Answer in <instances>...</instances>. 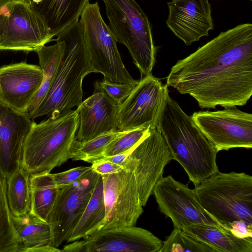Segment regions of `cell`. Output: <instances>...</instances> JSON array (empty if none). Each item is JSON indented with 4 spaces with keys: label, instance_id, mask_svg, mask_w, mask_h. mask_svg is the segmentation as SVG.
<instances>
[{
    "label": "cell",
    "instance_id": "6da1fadb",
    "mask_svg": "<svg viewBox=\"0 0 252 252\" xmlns=\"http://www.w3.org/2000/svg\"><path fill=\"white\" fill-rule=\"evenodd\" d=\"M166 84L193 97L201 108L245 105L252 95V24L221 32L178 61Z\"/></svg>",
    "mask_w": 252,
    "mask_h": 252
},
{
    "label": "cell",
    "instance_id": "7a4b0ae2",
    "mask_svg": "<svg viewBox=\"0 0 252 252\" xmlns=\"http://www.w3.org/2000/svg\"><path fill=\"white\" fill-rule=\"evenodd\" d=\"M156 127L163 135L173 159L181 164L195 186L219 171L218 150L169 94Z\"/></svg>",
    "mask_w": 252,
    "mask_h": 252
},
{
    "label": "cell",
    "instance_id": "3957f363",
    "mask_svg": "<svg viewBox=\"0 0 252 252\" xmlns=\"http://www.w3.org/2000/svg\"><path fill=\"white\" fill-rule=\"evenodd\" d=\"M65 44L64 54L50 89L43 101L29 115L32 119L47 115L56 118L82 102V82L96 73L91 63L79 21L57 35Z\"/></svg>",
    "mask_w": 252,
    "mask_h": 252
},
{
    "label": "cell",
    "instance_id": "277c9868",
    "mask_svg": "<svg viewBox=\"0 0 252 252\" xmlns=\"http://www.w3.org/2000/svg\"><path fill=\"white\" fill-rule=\"evenodd\" d=\"M204 209L221 227L233 232L242 221L252 226V177L218 171L195 186Z\"/></svg>",
    "mask_w": 252,
    "mask_h": 252
},
{
    "label": "cell",
    "instance_id": "5b68a950",
    "mask_svg": "<svg viewBox=\"0 0 252 252\" xmlns=\"http://www.w3.org/2000/svg\"><path fill=\"white\" fill-rule=\"evenodd\" d=\"M78 126L71 109L56 118L33 122L24 145L21 165L30 174L49 172L70 159Z\"/></svg>",
    "mask_w": 252,
    "mask_h": 252
},
{
    "label": "cell",
    "instance_id": "8992f818",
    "mask_svg": "<svg viewBox=\"0 0 252 252\" xmlns=\"http://www.w3.org/2000/svg\"><path fill=\"white\" fill-rule=\"evenodd\" d=\"M109 27L117 42L125 45L141 78L152 74L156 59L152 26L135 0H102Z\"/></svg>",
    "mask_w": 252,
    "mask_h": 252
},
{
    "label": "cell",
    "instance_id": "52a82bcc",
    "mask_svg": "<svg viewBox=\"0 0 252 252\" xmlns=\"http://www.w3.org/2000/svg\"><path fill=\"white\" fill-rule=\"evenodd\" d=\"M80 17L90 59L96 73L112 82L136 85L138 81L131 77L123 63L117 41L103 20L97 2H89Z\"/></svg>",
    "mask_w": 252,
    "mask_h": 252
},
{
    "label": "cell",
    "instance_id": "ba28073f",
    "mask_svg": "<svg viewBox=\"0 0 252 252\" xmlns=\"http://www.w3.org/2000/svg\"><path fill=\"white\" fill-rule=\"evenodd\" d=\"M43 17L19 0L0 7V50L35 51L52 40Z\"/></svg>",
    "mask_w": 252,
    "mask_h": 252
},
{
    "label": "cell",
    "instance_id": "9c48e42d",
    "mask_svg": "<svg viewBox=\"0 0 252 252\" xmlns=\"http://www.w3.org/2000/svg\"><path fill=\"white\" fill-rule=\"evenodd\" d=\"M172 159L165 140L156 127L149 128L126 159L123 169L133 173L143 207L163 177L164 167Z\"/></svg>",
    "mask_w": 252,
    "mask_h": 252
},
{
    "label": "cell",
    "instance_id": "30bf717a",
    "mask_svg": "<svg viewBox=\"0 0 252 252\" xmlns=\"http://www.w3.org/2000/svg\"><path fill=\"white\" fill-rule=\"evenodd\" d=\"M191 116L218 152L252 148V114L235 106L216 111H197Z\"/></svg>",
    "mask_w": 252,
    "mask_h": 252
},
{
    "label": "cell",
    "instance_id": "8fae6325",
    "mask_svg": "<svg viewBox=\"0 0 252 252\" xmlns=\"http://www.w3.org/2000/svg\"><path fill=\"white\" fill-rule=\"evenodd\" d=\"M100 175L91 168L78 181L59 189L47 220L54 247L58 248L68 240L87 205Z\"/></svg>",
    "mask_w": 252,
    "mask_h": 252
},
{
    "label": "cell",
    "instance_id": "7c38bea8",
    "mask_svg": "<svg viewBox=\"0 0 252 252\" xmlns=\"http://www.w3.org/2000/svg\"><path fill=\"white\" fill-rule=\"evenodd\" d=\"M167 84L152 74L138 81L128 97L117 109L118 129L129 130L142 126L156 127L167 94Z\"/></svg>",
    "mask_w": 252,
    "mask_h": 252
},
{
    "label": "cell",
    "instance_id": "4fadbf2b",
    "mask_svg": "<svg viewBox=\"0 0 252 252\" xmlns=\"http://www.w3.org/2000/svg\"><path fill=\"white\" fill-rule=\"evenodd\" d=\"M101 176L106 213L101 229L135 225L143 209L132 172L123 169Z\"/></svg>",
    "mask_w": 252,
    "mask_h": 252
},
{
    "label": "cell",
    "instance_id": "5bb4252c",
    "mask_svg": "<svg viewBox=\"0 0 252 252\" xmlns=\"http://www.w3.org/2000/svg\"><path fill=\"white\" fill-rule=\"evenodd\" d=\"M153 194L159 210L171 219L174 228L183 230L197 223L220 225L202 207L194 189L171 175L162 177L157 182Z\"/></svg>",
    "mask_w": 252,
    "mask_h": 252
},
{
    "label": "cell",
    "instance_id": "9a60e30c",
    "mask_svg": "<svg viewBox=\"0 0 252 252\" xmlns=\"http://www.w3.org/2000/svg\"><path fill=\"white\" fill-rule=\"evenodd\" d=\"M163 241L135 225L101 229L63 247L64 252H159Z\"/></svg>",
    "mask_w": 252,
    "mask_h": 252
},
{
    "label": "cell",
    "instance_id": "2e32d148",
    "mask_svg": "<svg viewBox=\"0 0 252 252\" xmlns=\"http://www.w3.org/2000/svg\"><path fill=\"white\" fill-rule=\"evenodd\" d=\"M43 80L38 65L21 62L0 67V103L26 113Z\"/></svg>",
    "mask_w": 252,
    "mask_h": 252
},
{
    "label": "cell",
    "instance_id": "e0dca14e",
    "mask_svg": "<svg viewBox=\"0 0 252 252\" xmlns=\"http://www.w3.org/2000/svg\"><path fill=\"white\" fill-rule=\"evenodd\" d=\"M167 4L166 26L186 46L208 36L214 29L209 0H172Z\"/></svg>",
    "mask_w": 252,
    "mask_h": 252
},
{
    "label": "cell",
    "instance_id": "ac0fdd59",
    "mask_svg": "<svg viewBox=\"0 0 252 252\" xmlns=\"http://www.w3.org/2000/svg\"><path fill=\"white\" fill-rule=\"evenodd\" d=\"M33 122L27 113L0 103V175L5 178L21 166L25 142Z\"/></svg>",
    "mask_w": 252,
    "mask_h": 252
},
{
    "label": "cell",
    "instance_id": "d6986e66",
    "mask_svg": "<svg viewBox=\"0 0 252 252\" xmlns=\"http://www.w3.org/2000/svg\"><path fill=\"white\" fill-rule=\"evenodd\" d=\"M117 105L107 95L100 81L94 83V91L77 106L78 126L75 140L86 141L118 129Z\"/></svg>",
    "mask_w": 252,
    "mask_h": 252
},
{
    "label": "cell",
    "instance_id": "ffe728a7",
    "mask_svg": "<svg viewBox=\"0 0 252 252\" xmlns=\"http://www.w3.org/2000/svg\"><path fill=\"white\" fill-rule=\"evenodd\" d=\"M183 230L216 252H252V237H238L220 225L197 223L186 226Z\"/></svg>",
    "mask_w": 252,
    "mask_h": 252
},
{
    "label": "cell",
    "instance_id": "44dd1931",
    "mask_svg": "<svg viewBox=\"0 0 252 252\" xmlns=\"http://www.w3.org/2000/svg\"><path fill=\"white\" fill-rule=\"evenodd\" d=\"M89 0H36L32 7L45 19L54 36L78 19Z\"/></svg>",
    "mask_w": 252,
    "mask_h": 252
},
{
    "label": "cell",
    "instance_id": "7402d4cb",
    "mask_svg": "<svg viewBox=\"0 0 252 252\" xmlns=\"http://www.w3.org/2000/svg\"><path fill=\"white\" fill-rule=\"evenodd\" d=\"M105 213L103 183L100 175L87 205L66 242L80 240L100 230Z\"/></svg>",
    "mask_w": 252,
    "mask_h": 252
},
{
    "label": "cell",
    "instance_id": "603a6c76",
    "mask_svg": "<svg viewBox=\"0 0 252 252\" xmlns=\"http://www.w3.org/2000/svg\"><path fill=\"white\" fill-rule=\"evenodd\" d=\"M30 189L31 207L29 212L47 222L59 190L52 174L49 172L30 174Z\"/></svg>",
    "mask_w": 252,
    "mask_h": 252
},
{
    "label": "cell",
    "instance_id": "cb8c5ba5",
    "mask_svg": "<svg viewBox=\"0 0 252 252\" xmlns=\"http://www.w3.org/2000/svg\"><path fill=\"white\" fill-rule=\"evenodd\" d=\"M52 45H43L38 48L37 53L39 66L43 73L42 84L34 97L27 114L29 116L41 103L47 95L64 54L65 44L58 37Z\"/></svg>",
    "mask_w": 252,
    "mask_h": 252
},
{
    "label": "cell",
    "instance_id": "d4e9b609",
    "mask_svg": "<svg viewBox=\"0 0 252 252\" xmlns=\"http://www.w3.org/2000/svg\"><path fill=\"white\" fill-rule=\"evenodd\" d=\"M12 219L19 244V252L39 246L52 245L49 224L30 212Z\"/></svg>",
    "mask_w": 252,
    "mask_h": 252
},
{
    "label": "cell",
    "instance_id": "484cf974",
    "mask_svg": "<svg viewBox=\"0 0 252 252\" xmlns=\"http://www.w3.org/2000/svg\"><path fill=\"white\" fill-rule=\"evenodd\" d=\"M30 174L21 165L6 178V194L9 209L14 216L29 213L31 207Z\"/></svg>",
    "mask_w": 252,
    "mask_h": 252
},
{
    "label": "cell",
    "instance_id": "4316f807",
    "mask_svg": "<svg viewBox=\"0 0 252 252\" xmlns=\"http://www.w3.org/2000/svg\"><path fill=\"white\" fill-rule=\"evenodd\" d=\"M0 252H19V244L9 209L6 179L0 175Z\"/></svg>",
    "mask_w": 252,
    "mask_h": 252
},
{
    "label": "cell",
    "instance_id": "83f0119b",
    "mask_svg": "<svg viewBox=\"0 0 252 252\" xmlns=\"http://www.w3.org/2000/svg\"><path fill=\"white\" fill-rule=\"evenodd\" d=\"M123 131L117 129L86 141L75 140L72 146L70 158L91 163L93 160L99 158L107 146Z\"/></svg>",
    "mask_w": 252,
    "mask_h": 252
},
{
    "label": "cell",
    "instance_id": "f1b7e54d",
    "mask_svg": "<svg viewBox=\"0 0 252 252\" xmlns=\"http://www.w3.org/2000/svg\"><path fill=\"white\" fill-rule=\"evenodd\" d=\"M216 252L207 244L187 235L179 228H174L163 242L159 252Z\"/></svg>",
    "mask_w": 252,
    "mask_h": 252
},
{
    "label": "cell",
    "instance_id": "f546056e",
    "mask_svg": "<svg viewBox=\"0 0 252 252\" xmlns=\"http://www.w3.org/2000/svg\"><path fill=\"white\" fill-rule=\"evenodd\" d=\"M149 128V126H142L124 131L107 146L101 156L97 158L113 156L127 151L147 133Z\"/></svg>",
    "mask_w": 252,
    "mask_h": 252
},
{
    "label": "cell",
    "instance_id": "4dcf8cb0",
    "mask_svg": "<svg viewBox=\"0 0 252 252\" xmlns=\"http://www.w3.org/2000/svg\"><path fill=\"white\" fill-rule=\"evenodd\" d=\"M100 84L109 98L116 105L121 104L129 95L135 85L112 82L104 79Z\"/></svg>",
    "mask_w": 252,
    "mask_h": 252
},
{
    "label": "cell",
    "instance_id": "1f68e13d",
    "mask_svg": "<svg viewBox=\"0 0 252 252\" xmlns=\"http://www.w3.org/2000/svg\"><path fill=\"white\" fill-rule=\"evenodd\" d=\"M90 166H79L62 172L52 174L59 189L80 180L91 169Z\"/></svg>",
    "mask_w": 252,
    "mask_h": 252
},
{
    "label": "cell",
    "instance_id": "d6a6232c",
    "mask_svg": "<svg viewBox=\"0 0 252 252\" xmlns=\"http://www.w3.org/2000/svg\"><path fill=\"white\" fill-rule=\"evenodd\" d=\"M91 167L93 171L100 175L116 173L123 169L122 166L102 158L94 160Z\"/></svg>",
    "mask_w": 252,
    "mask_h": 252
},
{
    "label": "cell",
    "instance_id": "836d02e7",
    "mask_svg": "<svg viewBox=\"0 0 252 252\" xmlns=\"http://www.w3.org/2000/svg\"><path fill=\"white\" fill-rule=\"evenodd\" d=\"M61 250L52 245L39 246L29 248L25 252H60Z\"/></svg>",
    "mask_w": 252,
    "mask_h": 252
},
{
    "label": "cell",
    "instance_id": "e575fe53",
    "mask_svg": "<svg viewBox=\"0 0 252 252\" xmlns=\"http://www.w3.org/2000/svg\"><path fill=\"white\" fill-rule=\"evenodd\" d=\"M19 0L22 1L29 5H30L32 6H33L34 3L36 1V0Z\"/></svg>",
    "mask_w": 252,
    "mask_h": 252
},
{
    "label": "cell",
    "instance_id": "d590c367",
    "mask_svg": "<svg viewBox=\"0 0 252 252\" xmlns=\"http://www.w3.org/2000/svg\"><path fill=\"white\" fill-rule=\"evenodd\" d=\"M15 0H0V7L7 2Z\"/></svg>",
    "mask_w": 252,
    "mask_h": 252
},
{
    "label": "cell",
    "instance_id": "8d00e7d4",
    "mask_svg": "<svg viewBox=\"0 0 252 252\" xmlns=\"http://www.w3.org/2000/svg\"></svg>",
    "mask_w": 252,
    "mask_h": 252
}]
</instances>
